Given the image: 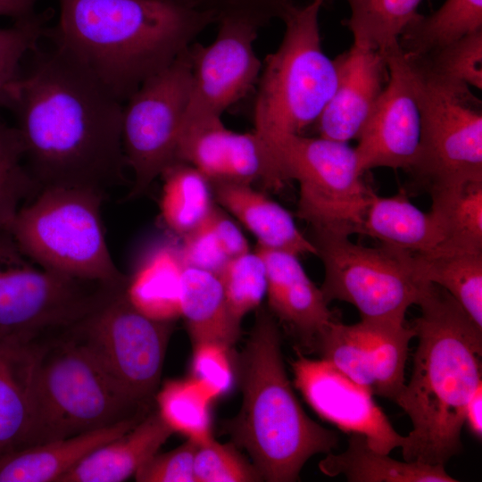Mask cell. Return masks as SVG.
<instances>
[{"instance_id": "cell-1", "label": "cell", "mask_w": 482, "mask_h": 482, "mask_svg": "<svg viewBox=\"0 0 482 482\" xmlns=\"http://www.w3.org/2000/svg\"><path fill=\"white\" fill-rule=\"evenodd\" d=\"M5 87L0 107L13 114L26 166L41 188L87 187L105 194L126 181L123 103L54 45L29 52Z\"/></svg>"}, {"instance_id": "cell-2", "label": "cell", "mask_w": 482, "mask_h": 482, "mask_svg": "<svg viewBox=\"0 0 482 482\" xmlns=\"http://www.w3.org/2000/svg\"><path fill=\"white\" fill-rule=\"evenodd\" d=\"M417 305L411 375L395 401L412 425L402 454L406 461L445 466L462 451L466 406L481 385L482 328L436 284H425Z\"/></svg>"}, {"instance_id": "cell-3", "label": "cell", "mask_w": 482, "mask_h": 482, "mask_svg": "<svg viewBox=\"0 0 482 482\" xmlns=\"http://www.w3.org/2000/svg\"><path fill=\"white\" fill-rule=\"evenodd\" d=\"M45 37L120 102L167 67L216 20L185 0H57Z\"/></svg>"}, {"instance_id": "cell-4", "label": "cell", "mask_w": 482, "mask_h": 482, "mask_svg": "<svg viewBox=\"0 0 482 482\" xmlns=\"http://www.w3.org/2000/svg\"><path fill=\"white\" fill-rule=\"evenodd\" d=\"M240 374L241 408L224 429L246 450L262 479L299 480L306 461L330 453L338 436L312 420L298 402L285 370L278 328L264 310L241 353Z\"/></svg>"}, {"instance_id": "cell-5", "label": "cell", "mask_w": 482, "mask_h": 482, "mask_svg": "<svg viewBox=\"0 0 482 482\" xmlns=\"http://www.w3.org/2000/svg\"><path fill=\"white\" fill-rule=\"evenodd\" d=\"M71 327L38 340L34 415L27 446L153 411L140 409L126 397Z\"/></svg>"}, {"instance_id": "cell-6", "label": "cell", "mask_w": 482, "mask_h": 482, "mask_svg": "<svg viewBox=\"0 0 482 482\" xmlns=\"http://www.w3.org/2000/svg\"><path fill=\"white\" fill-rule=\"evenodd\" d=\"M104 193L87 187L47 186L19 209L6 229L21 251L41 267L71 278L125 287L104 237Z\"/></svg>"}, {"instance_id": "cell-7", "label": "cell", "mask_w": 482, "mask_h": 482, "mask_svg": "<svg viewBox=\"0 0 482 482\" xmlns=\"http://www.w3.org/2000/svg\"><path fill=\"white\" fill-rule=\"evenodd\" d=\"M324 3L293 4L282 19L283 38L258 79L254 130L262 136L302 134L316 124L336 90L337 63L323 51L319 27Z\"/></svg>"}, {"instance_id": "cell-8", "label": "cell", "mask_w": 482, "mask_h": 482, "mask_svg": "<svg viewBox=\"0 0 482 482\" xmlns=\"http://www.w3.org/2000/svg\"><path fill=\"white\" fill-rule=\"evenodd\" d=\"M263 137L285 181L298 182L297 216L313 231L359 235L373 190L362 179L354 148L348 143L302 134Z\"/></svg>"}, {"instance_id": "cell-9", "label": "cell", "mask_w": 482, "mask_h": 482, "mask_svg": "<svg viewBox=\"0 0 482 482\" xmlns=\"http://www.w3.org/2000/svg\"><path fill=\"white\" fill-rule=\"evenodd\" d=\"M122 288L46 270L0 230V337L36 341L71 327Z\"/></svg>"}, {"instance_id": "cell-10", "label": "cell", "mask_w": 482, "mask_h": 482, "mask_svg": "<svg viewBox=\"0 0 482 482\" xmlns=\"http://www.w3.org/2000/svg\"><path fill=\"white\" fill-rule=\"evenodd\" d=\"M311 240L324 267L320 291L329 303L354 306L361 320L405 323L426 281L417 273L413 253L381 245L364 246L350 237L313 231Z\"/></svg>"}, {"instance_id": "cell-11", "label": "cell", "mask_w": 482, "mask_h": 482, "mask_svg": "<svg viewBox=\"0 0 482 482\" xmlns=\"http://www.w3.org/2000/svg\"><path fill=\"white\" fill-rule=\"evenodd\" d=\"M413 66L420 79L423 123L408 171L431 197L482 181L481 102L468 85L428 76Z\"/></svg>"}, {"instance_id": "cell-12", "label": "cell", "mask_w": 482, "mask_h": 482, "mask_svg": "<svg viewBox=\"0 0 482 482\" xmlns=\"http://www.w3.org/2000/svg\"><path fill=\"white\" fill-rule=\"evenodd\" d=\"M126 288V287H125ZM121 289L71 327L126 397L153 410L172 321L151 319Z\"/></svg>"}, {"instance_id": "cell-13", "label": "cell", "mask_w": 482, "mask_h": 482, "mask_svg": "<svg viewBox=\"0 0 482 482\" xmlns=\"http://www.w3.org/2000/svg\"><path fill=\"white\" fill-rule=\"evenodd\" d=\"M188 47L145 80L123 105L122 150L134 173L129 198L142 195L176 162L191 89Z\"/></svg>"}, {"instance_id": "cell-14", "label": "cell", "mask_w": 482, "mask_h": 482, "mask_svg": "<svg viewBox=\"0 0 482 482\" xmlns=\"http://www.w3.org/2000/svg\"><path fill=\"white\" fill-rule=\"evenodd\" d=\"M388 79L354 147L360 171L412 166L420 144L423 108L420 76L396 44L381 53Z\"/></svg>"}, {"instance_id": "cell-15", "label": "cell", "mask_w": 482, "mask_h": 482, "mask_svg": "<svg viewBox=\"0 0 482 482\" xmlns=\"http://www.w3.org/2000/svg\"><path fill=\"white\" fill-rule=\"evenodd\" d=\"M415 337L405 323L361 320L347 325L332 321L312 352L358 384L395 403L405 385L409 345Z\"/></svg>"}, {"instance_id": "cell-16", "label": "cell", "mask_w": 482, "mask_h": 482, "mask_svg": "<svg viewBox=\"0 0 482 482\" xmlns=\"http://www.w3.org/2000/svg\"><path fill=\"white\" fill-rule=\"evenodd\" d=\"M213 42L188 47L191 89L185 116H217L258 82L262 64L253 50L258 29L238 20H222Z\"/></svg>"}, {"instance_id": "cell-17", "label": "cell", "mask_w": 482, "mask_h": 482, "mask_svg": "<svg viewBox=\"0 0 482 482\" xmlns=\"http://www.w3.org/2000/svg\"><path fill=\"white\" fill-rule=\"evenodd\" d=\"M294 383L306 403L324 420L347 434L366 437L370 448L389 454L402 447L404 436L393 427L371 392L330 362L296 352Z\"/></svg>"}, {"instance_id": "cell-18", "label": "cell", "mask_w": 482, "mask_h": 482, "mask_svg": "<svg viewBox=\"0 0 482 482\" xmlns=\"http://www.w3.org/2000/svg\"><path fill=\"white\" fill-rule=\"evenodd\" d=\"M335 62L336 90L315 125L320 137L348 143L363 129L388 79L383 54L353 42Z\"/></svg>"}, {"instance_id": "cell-19", "label": "cell", "mask_w": 482, "mask_h": 482, "mask_svg": "<svg viewBox=\"0 0 482 482\" xmlns=\"http://www.w3.org/2000/svg\"><path fill=\"white\" fill-rule=\"evenodd\" d=\"M267 274L269 305L277 318L312 352L320 335L336 319L320 288L308 277L298 256L257 246Z\"/></svg>"}, {"instance_id": "cell-20", "label": "cell", "mask_w": 482, "mask_h": 482, "mask_svg": "<svg viewBox=\"0 0 482 482\" xmlns=\"http://www.w3.org/2000/svg\"><path fill=\"white\" fill-rule=\"evenodd\" d=\"M147 414L6 453L0 456V482H59L90 453L132 428Z\"/></svg>"}, {"instance_id": "cell-21", "label": "cell", "mask_w": 482, "mask_h": 482, "mask_svg": "<svg viewBox=\"0 0 482 482\" xmlns=\"http://www.w3.org/2000/svg\"><path fill=\"white\" fill-rule=\"evenodd\" d=\"M39 345L0 337V456L29 444Z\"/></svg>"}, {"instance_id": "cell-22", "label": "cell", "mask_w": 482, "mask_h": 482, "mask_svg": "<svg viewBox=\"0 0 482 482\" xmlns=\"http://www.w3.org/2000/svg\"><path fill=\"white\" fill-rule=\"evenodd\" d=\"M212 184L218 203L257 238L259 246L297 256L316 255L312 242L297 228L291 213L253 185L229 180Z\"/></svg>"}, {"instance_id": "cell-23", "label": "cell", "mask_w": 482, "mask_h": 482, "mask_svg": "<svg viewBox=\"0 0 482 482\" xmlns=\"http://www.w3.org/2000/svg\"><path fill=\"white\" fill-rule=\"evenodd\" d=\"M157 410L132 428L96 448L59 482H120L158 453L173 434Z\"/></svg>"}, {"instance_id": "cell-24", "label": "cell", "mask_w": 482, "mask_h": 482, "mask_svg": "<svg viewBox=\"0 0 482 482\" xmlns=\"http://www.w3.org/2000/svg\"><path fill=\"white\" fill-rule=\"evenodd\" d=\"M359 235L413 254L432 252L441 242L439 225L432 212L419 209L403 189L386 197L371 193Z\"/></svg>"}, {"instance_id": "cell-25", "label": "cell", "mask_w": 482, "mask_h": 482, "mask_svg": "<svg viewBox=\"0 0 482 482\" xmlns=\"http://www.w3.org/2000/svg\"><path fill=\"white\" fill-rule=\"evenodd\" d=\"M180 316L194 346L213 343L229 348L240 336L241 321L231 313L218 277L184 267Z\"/></svg>"}, {"instance_id": "cell-26", "label": "cell", "mask_w": 482, "mask_h": 482, "mask_svg": "<svg viewBox=\"0 0 482 482\" xmlns=\"http://www.w3.org/2000/svg\"><path fill=\"white\" fill-rule=\"evenodd\" d=\"M345 452H331L319 468L328 477L344 475L350 482H456L443 465L400 461L370 447L364 436L350 434Z\"/></svg>"}, {"instance_id": "cell-27", "label": "cell", "mask_w": 482, "mask_h": 482, "mask_svg": "<svg viewBox=\"0 0 482 482\" xmlns=\"http://www.w3.org/2000/svg\"><path fill=\"white\" fill-rule=\"evenodd\" d=\"M183 270L178 247L161 245L145 257L129 278L126 295L147 317L173 321L180 316Z\"/></svg>"}, {"instance_id": "cell-28", "label": "cell", "mask_w": 482, "mask_h": 482, "mask_svg": "<svg viewBox=\"0 0 482 482\" xmlns=\"http://www.w3.org/2000/svg\"><path fill=\"white\" fill-rule=\"evenodd\" d=\"M480 29L482 0H445L432 14L419 13L402 32L398 45L404 54L420 56Z\"/></svg>"}, {"instance_id": "cell-29", "label": "cell", "mask_w": 482, "mask_h": 482, "mask_svg": "<svg viewBox=\"0 0 482 482\" xmlns=\"http://www.w3.org/2000/svg\"><path fill=\"white\" fill-rule=\"evenodd\" d=\"M420 278L448 292L482 328V252L415 253Z\"/></svg>"}, {"instance_id": "cell-30", "label": "cell", "mask_w": 482, "mask_h": 482, "mask_svg": "<svg viewBox=\"0 0 482 482\" xmlns=\"http://www.w3.org/2000/svg\"><path fill=\"white\" fill-rule=\"evenodd\" d=\"M161 176L162 218L170 230L183 236L198 226L214 205L212 182L196 168L179 161L169 165Z\"/></svg>"}, {"instance_id": "cell-31", "label": "cell", "mask_w": 482, "mask_h": 482, "mask_svg": "<svg viewBox=\"0 0 482 482\" xmlns=\"http://www.w3.org/2000/svg\"><path fill=\"white\" fill-rule=\"evenodd\" d=\"M431 200L430 212L441 231V242L432 252H482V181Z\"/></svg>"}, {"instance_id": "cell-32", "label": "cell", "mask_w": 482, "mask_h": 482, "mask_svg": "<svg viewBox=\"0 0 482 482\" xmlns=\"http://www.w3.org/2000/svg\"><path fill=\"white\" fill-rule=\"evenodd\" d=\"M328 0H325V2ZM350 8L346 25L353 42L380 53L398 44L405 27L419 14L421 0H345Z\"/></svg>"}, {"instance_id": "cell-33", "label": "cell", "mask_w": 482, "mask_h": 482, "mask_svg": "<svg viewBox=\"0 0 482 482\" xmlns=\"http://www.w3.org/2000/svg\"><path fill=\"white\" fill-rule=\"evenodd\" d=\"M212 400L205 387L192 377L165 381L155 395L156 410L165 423L173 432L198 444L212 437L210 417Z\"/></svg>"}, {"instance_id": "cell-34", "label": "cell", "mask_w": 482, "mask_h": 482, "mask_svg": "<svg viewBox=\"0 0 482 482\" xmlns=\"http://www.w3.org/2000/svg\"><path fill=\"white\" fill-rule=\"evenodd\" d=\"M218 180L249 185L260 181L264 187L273 189L286 183L270 145L254 129L246 133L229 129L223 150L221 176Z\"/></svg>"}, {"instance_id": "cell-35", "label": "cell", "mask_w": 482, "mask_h": 482, "mask_svg": "<svg viewBox=\"0 0 482 482\" xmlns=\"http://www.w3.org/2000/svg\"><path fill=\"white\" fill-rule=\"evenodd\" d=\"M24 161V146L15 126L0 116V230H6L20 204L41 190Z\"/></svg>"}, {"instance_id": "cell-36", "label": "cell", "mask_w": 482, "mask_h": 482, "mask_svg": "<svg viewBox=\"0 0 482 482\" xmlns=\"http://www.w3.org/2000/svg\"><path fill=\"white\" fill-rule=\"evenodd\" d=\"M406 55L428 76L482 88V29L429 54Z\"/></svg>"}, {"instance_id": "cell-37", "label": "cell", "mask_w": 482, "mask_h": 482, "mask_svg": "<svg viewBox=\"0 0 482 482\" xmlns=\"http://www.w3.org/2000/svg\"><path fill=\"white\" fill-rule=\"evenodd\" d=\"M217 277L231 313L240 321L266 295V268L256 251L229 259Z\"/></svg>"}, {"instance_id": "cell-38", "label": "cell", "mask_w": 482, "mask_h": 482, "mask_svg": "<svg viewBox=\"0 0 482 482\" xmlns=\"http://www.w3.org/2000/svg\"><path fill=\"white\" fill-rule=\"evenodd\" d=\"M195 482H251L262 478L253 464L241 456L235 445L220 444L213 437L198 444L194 460Z\"/></svg>"}, {"instance_id": "cell-39", "label": "cell", "mask_w": 482, "mask_h": 482, "mask_svg": "<svg viewBox=\"0 0 482 482\" xmlns=\"http://www.w3.org/2000/svg\"><path fill=\"white\" fill-rule=\"evenodd\" d=\"M48 19V12H44L0 29V104L5 87L19 75L25 56L44 37Z\"/></svg>"}, {"instance_id": "cell-40", "label": "cell", "mask_w": 482, "mask_h": 482, "mask_svg": "<svg viewBox=\"0 0 482 482\" xmlns=\"http://www.w3.org/2000/svg\"><path fill=\"white\" fill-rule=\"evenodd\" d=\"M195 9L209 13L216 22L239 20L257 28L284 17L294 4L292 0H185Z\"/></svg>"}, {"instance_id": "cell-41", "label": "cell", "mask_w": 482, "mask_h": 482, "mask_svg": "<svg viewBox=\"0 0 482 482\" xmlns=\"http://www.w3.org/2000/svg\"><path fill=\"white\" fill-rule=\"evenodd\" d=\"M178 250L184 267L216 276L229 260L209 223L208 215L198 226L182 236Z\"/></svg>"}, {"instance_id": "cell-42", "label": "cell", "mask_w": 482, "mask_h": 482, "mask_svg": "<svg viewBox=\"0 0 482 482\" xmlns=\"http://www.w3.org/2000/svg\"><path fill=\"white\" fill-rule=\"evenodd\" d=\"M198 446L188 439L170 452L154 454L135 473L139 482H195L194 460Z\"/></svg>"}, {"instance_id": "cell-43", "label": "cell", "mask_w": 482, "mask_h": 482, "mask_svg": "<svg viewBox=\"0 0 482 482\" xmlns=\"http://www.w3.org/2000/svg\"><path fill=\"white\" fill-rule=\"evenodd\" d=\"M229 348L213 343L194 346L192 378L202 384L213 399L227 393L233 380Z\"/></svg>"}, {"instance_id": "cell-44", "label": "cell", "mask_w": 482, "mask_h": 482, "mask_svg": "<svg viewBox=\"0 0 482 482\" xmlns=\"http://www.w3.org/2000/svg\"><path fill=\"white\" fill-rule=\"evenodd\" d=\"M208 220L222 250L229 259L250 251L242 231L223 210L213 205L208 214Z\"/></svg>"}, {"instance_id": "cell-45", "label": "cell", "mask_w": 482, "mask_h": 482, "mask_svg": "<svg viewBox=\"0 0 482 482\" xmlns=\"http://www.w3.org/2000/svg\"><path fill=\"white\" fill-rule=\"evenodd\" d=\"M481 410L482 386L480 385L469 400L465 410V424L468 426L471 434L479 440L482 437Z\"/></svg>"}, {"instance_id": "cell-46", "label": "cell", "mask_w": 482, "mask_h": 482, "mask_svg": "<svg viewBox=\"0 0 482 482\" xmlns=\"http://www.w3.org/2000/svg\"><path fill=\"white\" fill-rule=\"evenodd\" d=\"M38 0H0V15L15 21L30 17L37 12L35 6Z\"/></svg>"}]
</instances>
